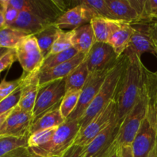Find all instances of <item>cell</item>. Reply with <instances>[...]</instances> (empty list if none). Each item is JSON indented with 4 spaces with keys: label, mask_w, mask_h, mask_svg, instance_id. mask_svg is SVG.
Here are the masks:
<instances>
[{
    "label": "cell",
    "mask_w": 157,
    "mask_h": 157,
    "mask_svg": "<svg viewBox=\"0 0 157 157\" xmlns=\"http://www.w3.org/2000/svg\"><path fill=\"white\" fill-rule=\"evenodd\" d=\"M12 110H13V109H12ZM12 110H10V111L7 112V113H4V114L0 115V127H1V126L2 125V124H3V123H4V121H6V118H7L8 117H9V115L10 114L11 112L12 111Z\"/></svg>",
    "instance_id": "cell-42"
},
{
    "label": "cell",
    "mask_w": 157,
    "mask_h": 157,
    "mask_svg": "<svg viewBox=\"0 0 157 157\" xmlns=\"http://www.w3.org/2000/svg\"><path fill=\"white\" fill-rule=\"evenodd\" d=\"M90 72L85 59L70 75L65 78L66 92L70 90H81L88 78Z\"/></svg>",
    "instance_id": "cell-24"
},
{
    "label": "cell",
    "mask_w": 157,
    "mask_h": 157,
    "mask_svg": "<svg viewBox=\"0 0 157 157\" xmlns=\"http://www.w3.org/2000/svg\"><path fill=\"white\" fill-rule=\"evenodd\" d=\"M73 47L79 53L87 55L96 42L93 29L90 23L83 25L71 30Z\"/></svg>",
    "instance_id": "cell-20"
},
{
    "label": "cell",
    "mask_w": 157,
    "mask_h": 157,
    "mask_svg": "<svg viewBox=\"0 0 157 157\" xmlns=\"http://www.w3.org/2000/svg\"><path fill=\"white\" fill-rule=\"evenodd\" d=\"M157 95V72L153 73L142 95L121 124L116 140L110 149L109 155L124 146L132 145L133 140L148 113L152 101Z\"/></svg>",
    "instance_id": "cell-2"
},
{
    "label": "cell",
    "mask_w": 157,
    "mask_h": 157,
    "mask_svg": "<svg viewBox=\"0 0 157 157\" xmlns=\"http://www.w3.org/2000/svg\"><path fill=\"white\" fill-rule=\"evenodd\" d=\"M117 115L116 100H113L104 110L100 112L80 133L75 140V145L85 147L90 144L101 131L110 124Z\"/></svg>",
    "instance_id": "cell-10"
},
{
    "label": "cell",
    "mask_w": 157,
    "mask_h": 157,
    "mask_svg": "<svg viewBox=\"0 0 157 157\" xmlns=\"http://www.w3.org/2000/svg\"><path fill=\"white\" fill-rule=\"evenodd\" d=\"M131 25L134 29V32L126 52L136 54L140 57L144 53L148 52L156 57V49L150 35L149 19H139Z\"/></svg>",
    "instance_id": "cell-14"
},
{
    "label": "cell",
    "mask_w": 157,
    "mask_h": 157,
    "mask_svg": "<svg viewBox=\"0 0 157 157\" xmlns=\"http://www.w3.org/2000/svg\"><path fill=\"white\" fill-rule=\"evenodd\" d=\"M80 94L81 90H70L65 93L59 107L61 115L65 120L69 117V116L77 107Z\"/></svg>",
    "instance_id": "cell-28"
},
{
    "label": "cell",
    "mask_w": 157,
    "mask_h": 157,
    "mask_svg": "<svg viewBox=\"0 0 157 157\" xmlns=\"http://www.w3.org/2000/svg\"><path fill=\"white\" fill-rule=\"evenodd\" d=\"M94 34L95 39L98 42L107 43L110 35L109 18L104 17H94L90 21Z\"/></svg>",
    "instance_id": "cell-27"
},
{
    "label": "cell",
    "mask_w": 157,
    "mask_h": 157,
    "mask_svg": "<svg viewBox=\"0 0 157 157\" xmlns=\"http://www.w3.org/2000/svg\"><path fill=\"white\" fill-rule=\"evenodd\" d=\"M17 60L15 49H9L6 53L0 57V73L6 69L9 68Z\"/></svg>",
    "instance_id": "cell-36"
},
{
    "label": "cell",
    "mask_w": 157,
    "mask_h": 157,
    "mask_svg": "<svg viewBox=\"0 0 157 157\" xmlns=\"http://www.w3.org/2000/svg\"><path fill=\"white\" fill-rule=\"evenodd\" d=\"M126 65L117 93V121L121 125L140 98L153 72L149 71L136 54L125 52Z\"/></svg>",
    "instance_id": "cell-1"
},
{
    "label": "cell",
    "mask_w": 157,
    "mask_h": 157,
    "mask_svg": "<svg viewBox=\"0 0 157 157\" xmlns=\"http://www.w3.org/2000/svg\"><path fill=\"white\" fill-rule=\"evenodd\" d=\"M65 93V78L40 86L32 112L34 121L47 112L59 107Z\"/></svg>",
    "instance_id": "cell-7"
},
{
    "label": "cell",
    "mask_w": 157,
    "mask_h": 157,
    "mask_svg": "<svg viewBox=\"0 0 157 157\" xmlns=\"http://www.w3.org/2000/svg\"><path fill=\"white\" fill-rule=\"evenodd\" d=\"M156 58H157V55H156ZM156 108H157V95H156Z\"/></svg>",
    "instance_id": "cell-47"
},
{
    "label": "cell",
    "mask_w": 157,
    "mask_h": 157,
    "mask_svg": "<svg viewBox=\"0 0 157 157\" xmlns=\"http://www.w3.org/2000/svg\"><path fill=\"white\" fill-rule=\"evenodd\" d=\"M148 19H153V20H156L157 21V11H155L154 12H153V13L150 15V18H149Z\"/></svg>",
    "instance_id": "cell-45"
},
{
    "label": "cell",
    "mask_w": 157,
    "mask_h": 157,
    "mask_svg": "<svg viewBox=\"0 0 157 157\" xmlns=\"http://www.w3.org/2000/svg\"><path fill=\"white\" fill-rule=\"evenodd\" d=\"M51 24H52L51 21L44 19L32 12L21 11L19 12L16 21L10 27L25 32L29 35H35Z\"/></svg>",
    "instance_id": "cell-19"
},
{
    "label": "cell",
    "mask_w": 157,
    "mask_h": 157,
    "mask_svg": "<svg viewBox=\"0 0 157 157\" xmlns=\"http://www.w3.org/2000/svg\"><path fill=\"white\" fill-rule=\"evenodd\" d=\"M78 53L79 52L73 47L67 49V50L64 51V52H60V53L48 55V56L44 58L40 71L48 70V69L52 68V67H56V66L71 59L72 58L76 56Z\"/></svg>",
    "instance_id": "cell-26"
},
{
    "label": "cell",
    "mask_w": 157,
    "mask_h": 157,
    "mask_svg": "<svg viewBox=\"0 0 157 157\" xmlns=\"http://www.w3.org/2000/svg\"><path fill=\"white\" fill-rule=\"evenodd\" d=\"M98 17L87 6L80 2L79 4L70 8L55 21V24L60 29H76L83 25L90 23L92 18Z\"/></svg>",
    "instance_id": "cell-16"
},
{
    "label": "cell",
    "mask_w": 157,
    "mask_h": 157,
    "mask_svg": "<svg viewBox=\"0 0 157 157\" xmlns=\"http://www.w3.org/2000/svg\"><path fill=\"white\" fill-rule=\"evenodd\" d=\"M21 78V96L17 107L23 111L32 113L40 88L38 72L27 75H22Z\"/></svg>",
    "instance_id": "cell-17"
},
{
    "label": "cell",
    "mask_w": 157,
    "mask_h": 157,
    "mask_svg": "<svg viewBox=\"0 0 157 157\" xmlns=\"http://www.w3.org/2000/svg\"><path fill=\"white\" fill-rule=\"evenodd\" d=\"M2 157H41L34 153L29 147H21L9 152Z\"/></svg>",
    "instance_id": "cell-37"
},
{
    "label": "cell",
    "mask_w": 157,
    "mask_h": 157,
    "mask_svg": "<svg viewBox=\"0 0 157 157\" xmlns=\"http://www.w3.org/2000/svg\"><path fill=\"white\" fill-rule=\"evenodd\" d=\"M148 157H157V142L156 146H155L154 149L153 150V151L150 153V154L149 155Z\"/></svg>",
    "instance_id": "cell-44"
},
{
    "label": "cell",
    "mask_w": 157,
    "mask_h": 157,
    "mask_svg": "<svg viewBox=\"0 0 157 157\" xmlns=\"http://www.w3.org/2000/svg\"><path fill=\"white\" fill-rule=\"evenodd\" d=\"M111 68L90 73L85 84L81 90V94L77 107L69 116V117L66 120V121L79 120L84 114L90 104L98 94L107 74L111 70Z\"/></svg>",
    "instance_id": "cell-9"
},
{
    "label": "cell",
    "mask_w": 157,
    "mask_h": 157,
    "mask_svg": "<svg viewBox=\"0 0 157 157\" xmlns=\"http://www.w3.org/2000/svg\"><path fill=\"white\" fill-rule=\"evenodd\" d=\"M5 27V19L3 15V9L0 6V29Z\"/></svg>",
    "instance_id": "cell-41"
},
{
    "label": "cell",
    "mask_w": 157,
    "mask_h": 157,
    "mask_svg": "<svg viewBox=\"0 0 157 157\" xmlns=\"http://www.w3.org/2000/svg\"><path fill=\"white\" fill-rule=\"evenodd\" d=\"M71 48H73L71 30L68 31V32H64L61 29L59 33H58V37H57L53 45H52L48 55L60 53V52L67 50Z\"/></svg>",
    "instance_id": "cell-31"
},
{
    "label": "cell",
    "mask_w": 157,
    "mask_h": 157,
    "mask_svg": "<svg viewBox=\"0 0 157 157\" xmlns=\"http://www.w3.org/2000/svg\"><path fill=\"white\" fill-rule=\"evenodd\" d=\"M33 121L32 113L23 111L16 106L0 127V137L29 136L31 126Z\"/></svg>",
    "instance_id": "cell-13"
},
{
    "label": "cell",
    "mask_w": 157,
    "mask_h": 157,
    "mask_svg": "<svg viewBox=\"0 0 157 157\" xmlns=\"http://www.w3.org/2000/svg\"><path fill=\"white\" fill-rule=\"evenodd\" d=\"M107 157H120V149L113 150Z\"/></svg>",
    "instance_id": "cell-43"
},
{
    "label": "cell",
    "mask_w": 157,
    "mask_h": 157,
    "mask_svg": "<svg viewBox=\"0 0 157 157\" xmlns=\"http://www.w3.org/2000/svg\"><path fill=\"white\" fill-rule=\"evenodd\" d=\"M121 125L117 121V115L110 124L91 142L84 147L83 157H107L110 149L116 140Z\"/></svg>",
    "instance_id": "cell-12"
},
{
    "label": "cell",
    "mask_w": 157,
    "mask_h": 157,
    "mask_svg": "<svg viewBox=\"0 0 157 157\" xmlns=\"http://www.w3.org/2000/svg\"><path fill=\"white\" fill-rule=\"evenodd\" d=\"M109 26L110 35L107 43L121 57L128 48L134 29L131 23L116 19H109Z\"/></svg>",
    "instance_id": "cell-15"
},
{
    "label": "cell",
    "mask_w": 157,
    "mask_h": 157,
    "mask_svg": "<svg viewBox=\"0 0 157 157\" xmlns=\"http://www.w3.org/2000/svg\"><path fill=\"white\" fill-rule=\"evenodd\" d=\"M28 139L26 137H13V136H1L0 137V157L9 152L21 147H28Z\"/></svg>",
    "instance_id": "cell-30"
},
{
    "label": "cell",
    "mask_w": 157,
    "mask_h": 157,
    "mask_svg": "<svg viewBox=\"0 0 157 157\" xmlns=\"http://www.w3.org/2000/svg\"><path fill=\"white\" fill-rule=\"evenodd\" d=\"M8 4L19 12L29 11L52 23L68 10L67 2L57 0H7Z\"/></svg>",
    "instance_id": "cell-6"
},
{
    "label": "cell",
    "mask_w": 157,
    "mask_h": 157,
    "mask_svg": "<svg viewBox=\"0 0 157 157\" xmlns=\"http://www.w3.org/2000/svg\"><path fill=\"white\" fill-rule=\"evenodd\" d=\"M0 6L3 9L5 27H10L16 21L20 12L9 6L7 2V0H0Z\"/></svg>",
    "instance_id": "cell-35"
},
{
    "label": "cell",
    "mask_w": 157,
    "mask_h": 157,
    "mask_svg": "<svg viewBox=\"0 0 157 157\" xmlns=\"http://www.w3.org/2000/svg\"><path fill=\"white\" fill-rule=\"evenodd\" d=\"M81 2L90 8L96 14L97 16L104 17L109 19H115L106 0H84L81 1Z\"/></svg>",
    "instance_id": "cell-32"
},
{
    "label": "cell",
    "mask_w": 157,
    "mask_h": 157,
    "mask_svg": "<svg viewBox=\"0 0 157 157\" xmlns=\"http://www.w3.org/2000/svg\"><path fill=\"white\" fill-rule=\"evenodd\" d=\"M110 10L116 20L133 23L139 20L140 17L130 0H106Z\"/></svg>",
    "instance_id": "cell-21"
},
{
    "label": "cell",
    "mask_w": 157,
    "mask_h": 157,
    "mask_svg": "<svg viewBox=\"0 0 157 157\" xmlns=\"http://www.w3.org/2000/svg\"><path fill=\"white\" fill-rule=\"evenodd\" d=\"M15 52L17 60L24 71L23 75H27L40 71L44 58L35 35H28L15 49Z\"/></svg>",
    "instance_id": "cell-8"
},
{
    "label": "cell",
    "mask_w": 157,
    "mask_h": 157,
    "mask_svg": "<svg viewBox=\"0 0 157 157\" xmlns=\"http://www.w3.org/2000/svg\"><path fill=\"white\" fill-rule=\"evenodd\" d=\"M81 130L78 120L65 121L57 129L52 140L47 144L36 148H30L41 157H62L73 147Z\"/></svg>",
    "instance_id": "cell-4"
},
{
    "label": "cell",
    "mask_w": 157,
    "mask_h": 157,
    "mask_svg": "<svg viewBox=\"0 0 157 157\" xmlns=\"http://www.w3.org/2000/svg\"><path fill=\"white\" fill-rule=\"evenodd\" d=\"M126 55L123 54L117 62L111 68L106 77L98 94L93 100L84 114L78 120L83 130L100 112L102 111L116 98L118 87L126 65Z\"/></svg>",
    "instance_id": "cell-3"
},
{
    "label": "cell",
    "mask_w": 157,
    "mask_h": 157,
    "mask_svg": "<svg viewBox=\"0 0 157 157\" xmlns=\"http://www.w3.org/2000/svg\"><path fill=\"white\" fill-rule=\"evenodd\" d=\"M86 55L82 53H78L76 56L71 59L59 64L55 67L38 72V79H39V85L42 86L52 81L57 80L64 79L67 78L71 72L73 71L85 59Z\"/></svg>",
    "instance_id": "cell-18"
},
{
    "label": "cell",
    "mask_w": 157,
    "mask_h": 157,
    "mask_svg": "<svg viewBox=\"0 0 157 157\" xmlns=\"http://www.w3.org/2000/svg\"><path fill=\"white\" fill-rule=\"evenodd\" d=\"M156 99L149 107L148 113L143 121L133 143L134 157H148L157 142V108Z\"/></svg>",
    "instance_id": "cell-5"
},
{
    "label": "cell",
    "mask_w": 157,
    "mask_h": 157,
    "mask_svg": "<svg viewBox=\"0 0 157 157\" xmlns=\"http://www.w3.org/2000/svg\"><path fill=\"white\" fill-rule=\"evenodd\" d=\"M60 30L61 29L55 23H52L34 35L44 58L48 55Z\"/></svg>",
    "instance_id": "cell-23"
},
{
    "label": "cell",
    "mask_w": 157,
    "mask_h": 157,
    "mask_svg": "<svg viewBox=\"0 0 157 157\" xmlns=\"http://www.w3.org/2000/svg\"><path fill=\"white\" fill-rule=\"evenodd\" d=\"M20 96H21V87L17 89L10 96L0 101V115L4 114L15 108L18 105Z\"/></svg>",
    "instance_id": "cell-33"
},
{
    "label": "cell",
    "mask_w": 157,
    "mask_h": 157,
    "mask_svg": "<svg viewBox=\"0 0 157 157\" xmlns=\"http://www.w3.org/2000/svg\"><path fill=\"white\" fill-rule=\"evenodd\" d=\"M84 147L78 145H74L63 155L62 157H83Z\"/></svg>",
    "instance_id": "cell-38"
},
{
    "label": "cell",
    "mask_w": 157,
    "mask_h": 157,
    "mask_svg": "<svg viewBox=\"0 0 157 157\" xmlns=\"http://www.w3.org/2000/svg\"><path fill=\"white\" fill-rule=\"evenodd\" d=\"M21 82H22L21 77L18 79L11 81H6L4 78L0 83V101L10 96L17 89L19 88L21 85Z\"/></svg>",
    "instance_id": "cell-34"
},
{
    "label": "cell",
    "mask_w": 157,
    "mask_h": 157,
    "mask_svg": "<svg viewBox=\"0 0 157 157\" xmlns=\"http://www.w3.org/2000/svg\"><path fill=\"white\" fill-rule=\"evenodd\" d=\"M8 51H9V49H6V48H0V57H1L2 55H4L5 53H6Z\"/></svg>",
    "instance_id": "cell-46"
},
{
    "label": "cell",
    "mask_w": 157,
    "mask_h": 157,
    "mask_svg": "<svg viewBox=\"0 0 157 157\" xmlns=\"http://www.w3.org/2000/svg\"><path fill=\"white\" fill-rule=\"evenodd\" d=\"M149 22H150V30L152 41H153V44L156 49L157 55V21L153 19H149Z\"/></svg>",
    "instance_id": "cell-39"
},
{
    "label": "cell",
    "mask_w": 157,
    "mask_h": 157,
    "mask_svg": "<svg viewBox=\"0 0 157 157\" xmlns=\"http://www.w3.org/2000/svg\"><path fill=\"white\" fill-rule=\"evenodd\" d=\"M59 107L47 112L39 118L35 120L31 126L30 135L39 130L58 128L62 125L66 120L61 115Z\"/></svg>",
    "instance_id": "cell-22"
},
{
    "label": "cell",
    "mask_w": 157,
    "mask_h": 157,
    "mask_svg": "<svg viewBox=\"0 0 157 157\" xmlns=\"http://www.w3.org/2000/svg\"><path fill=\"white\" fill-rule=\"evenodd\" d=\"M120 157H134L131 145L124 146L120 148Z\"/></svg>",
    "instance_id": "cell-40"
},
{
    "label": "cell",
    "mask_w": 157,
    "mask_h": 157,
    "mask_svg": "<svg viewBox=\"0 0 157 157\" xmlns=\"http://www.w3.org/2000/svg\"><path fill=\"white\" fill-rule=\"evenodd\" d=\"M120 58L108 43L96 41L86 55L85 61L89 72L94 73L111 68Z\"/></svg>",
    "instance_id": "cell-11"
},
{
    "label": "cell",
    "mask_w": 157,
    "mask_h": 157,
    "mask_svg": "<svg viewBox=\"0 0 157 157\" xmlns=\"http://www.w3.org/2000/svg\"><path fill=\"white\" fill-rule=\"evenodd\" d=\"M29 34L11 27L0 29V48L6 49H16Z\"/></svg>",
    "instance_id": "cell-25"
},
{
    "label": "cell",
    "mask_w": 157,
    "mask_h": 157,
    "mask_svg": "<svg viewBox=\"0 0 157 157\" xmlns=\"http://www.w3.org/2000/svg\"><path fill=\"white\" fill-rule=\"evenodd\" d=\"M58 128L39 130L31 134L28 139V147L29 148H36L47 144L52 140Z\"/></svg>",
    "instance_id": "cell-29"
}]
</instances>
